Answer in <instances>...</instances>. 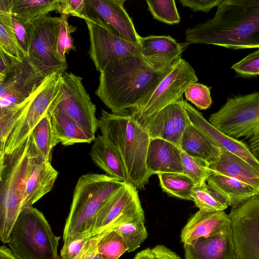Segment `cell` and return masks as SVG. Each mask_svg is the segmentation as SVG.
Here are the masks:
<instances>
[{
	"instance_id": "1",
	"label": "cell",
	"mask_w": 259,
	"mask_h": 259,
	"mask_svg": "<svg viewBox=\"0 0 259 259\" xmlns=\"http://www.w3.org/2000/svg\"><path fill=\"white\" fill-rule=\"evenodd\" d=\"M186 42L259 48V0H220L211 19L188 28Z\"/></svg>"
},
{
	"instance_id": "2",
	"label": "cell",
	"mask_w": 259,
	"mask_h": 259,
	"mask_svg": "<svg viewBox=\"0 0 259 259\" xmlns=\"http://www.w3.org/2000/svg\"><path fill=\"white\" fill-rule=\"evenodd\" d=\"M169 68L158 71L141 55L126 56L100 72L95 94L112 113H131L152 93Z\"/></svg>"
},
{
	"instance_id": "3",
	"label": "cell",
	"mask_w": 259,
	"mask_h": 259,
	"mask_svg": "<svg viewBox=\"0 0 259 259\" xmlns=\"http://www.w3.org/2000/svg\"><path fill=\"white\" fill-rule=\"evenodd\" d=\"M98 128L113 144L126 170L129 182L144 189L151 175L146 165L149 135L132 113H109L102 110Z\"/></svg>"
},
{
	"instance_id": "4",
	"label": "cell",
	"mask_w": 259,
	"mask_h": 259,
	"mask_svg": "<svg viewBox=\"0 0 259 259\" xmlns=\"http://www.w3.org/2000/svg\"><path fill=\"white\" fill-rule=\"evenodd\" d=\"M39 155L30 135L10 154L0 155V239L8 243L21 210L27 180Z\"/></svg>"
},
{
	"instance_id": "5",
	"label": "cell",
	"mask_w": 259,
	"mask_h": 259,
	"mask_svg": "<svg viewBox=\"0 0 259 259\" xmlns=\"http://www.w3.org/2000/svg\"><path fill=\"white\" fill-rule=\"evenodd\" d=\"M60 239L42 212L30 206L21 210L7 244L18 259H60Z\"/></svg>"
},
{
	"instance_id": "6",
	"label": "cell",
	"mask_w": 259,
	"mask_h": 259,
	"mask_svg": "<svg viewBox=\"0 0 259 259\" xmlns=\"http://www.w3.org/2000/svg\"><path fill=\"white\" fill-rule=\"evenodd\" d=\"M124 184L107 175L89 172L80 176L74 188L63 240L76 232L83 231L88 221Z\"/></svg>"
},
{
	"instance_id": "7",
	"label": "cell",
	"mask_w": 259,
	"mask_h": 259,
	"mask_svg": "<svg viewBox=\"0 0 259 259\" xmlns=\"http://www.w3.org/2000/svg\"><path fill=\"white\" fill-rule=\"evenodd\" d=\"M144 220L137 188L124 182L88 221L83 231L91 237L121 224Z\"/></svg>"
},
{
	"instance_id": "8",
	"label": "cell",
	"mask_w": 259,
	"mask_h": 259,
	"mask_svg": "<svg viewBox=\"0 0 259 259\" xmlns=\"http://www.w3.org/2000/svg\"><path fill=\"white\" fill-rule=\"evenodd\" d=\"M61 26L60 17L45 15L31 23L27 57L36 69L49 76L56 72L62 74L67 63L58 56V39Z\"/></svg>"
},
{
	"instance_id": "9",
	"label": "cell",
	"mask_w": 259,
	"mask_h": 259,
	"mask_svg": "<svg viewBox=\"0 0 259 259\" xmlns=\"http://www.w3.org/2000/svg\"><path fill=\"white\" fill-rule=\"evenodd\" d=\"M209 122L232 138L248 139L259 124V92L228 98Z\"/></svg>"
},
{
	"instance_id": "10",
	"label": "cell",
	"mask_w": 259,
	"mask_h": 259,
	"mask_svg": "<svg viewBox=\"0 0 259 259\" xmlns=\"http://www.w3.org/2000/svg\"><path fill=\"white\" fill-rule=\"evenodd\" d=\"M198 79L185 60L180 58L169 68L152 93L131 113L140 121L183 97L186 89Z\"/></svg>"
},
{
	"instance_id": "11",
	"label": "cell",
	"mask_w": 259,
	"mask_h": 259,
	"mask_svg": "<svg viewBox=\"0 0 259 259\" xmlns=\"http://www.w3.org/2000/svg\"><path fill=\"white\" fill-rule=\"evenodd\" d=\"M62 94L49 114L65 115L95 134L98 128L96 108L85 89L82 78L65 72L62 76Z\"/></svg>"
},
{
	"instance_id": "12",
	"label": "cell",
	"mask_w": 259,
	"mask_h": 259,
	"mask_svg": "<svg viewBox=\"0 0 259 259\" xmlns=\"http://www.w3.org/2000/svg\"><path fill=\"white\" fill-rule=\"evenodd\" d=\"M62 73L55 72L38 92L28 109L16 123L7 139L4 154H10L19 147L33 129L49 113L62 94Z\"/></svg>"
},
{
	"instance_id": "13",
	"label": "cell",
	"mask_w": 259,
	"mask_h": 259,
	"mask_svg": "<svg viewBox=\"0 0 259 259\" xmlns=\"http://www.w3.org/2000/svg\"><path fill=\"white\" fill-rule=\"evenodd\" d=\"M228 215L237 259H259V196L232 206Z\"/></svg>"
},
{
	"instance_id": "14",
	"label": "cell",
	"mask_w": 259,
	"mask_h": 259,
	"mask_svg": "<svg viewBox=\"0 0 259 259\" xmlns=\"http://www.w3.org/2000/svg\"><path fill=\"white\" fill-rule=\"evenodd\" d=\"M125 0H85L84 20L139 45L140 36L123 6Z\"/></svg>"
},
{
	"instance_id": "15",
	"label": "cell",
	"mask_w": 259,
	"mask_h": 259,
	"mask_svg": "<svg viewBox=\"0 0 259 259\" xmlns=\"http://www.w3.org/2000/svg\"><path fill=\"white\" fill-rule=\"evenodd\" d=\"M49 76L36 69L26 58L18 62L0 79L1 107L23 102Z\"/></svg>"
},
{
	"instance_id": "16",
	"label": "cell",
	"mask_w": 259,
	"mask_h": 259,
	"mask_svg": "<svg viewBox=\"0 0 259 259\" xmlns=\"http://www.w3.org/2000/svg\"><path fill=\"white\" fill-rule=\"evenodd\" d=\"M90 36L89 55L97 71L126 56L141 55L139 45L127 41L106 29L85 21Z\"/></svg>"
},
{
	"instance_id": "17",
	"label": "cell",
	"mask_w": 259,
	"mask_h": 259,
	"mask_svg": "<svg viewBox=\"0 0 259 259\" xmlns=\"http://www.w3.org/2000/svg\"><path fill=\"white\" fill-rule=\"evenodd\" d=\"M140 121L151 139L165 140L179 147L183 133L191 123L183 97Z\"/></svg>"
},
{
	"instance_id": "18",
	"label": "cell",
	"mask_w": 259,
	"mask_h": 259,
	"mask_svg": "<svg viewBox=\"0 0 259 259\" xmlns=\"http://www.w3.org/2000/svg\"><path fill=\"white\" fill-rule=\"evenodd\" d=\"M139 45L141 57L157 71H163L181 58L188 45L179 43L169 35H149L140 36Z\"/></svg>"
},
{
	"instance_id": "19",
	"label": "cell",
	"mask_w": 259,
	"mask_h": 259,
	"mask_svg": "<svg viewBox=\"0 0 259 259\" xmlns=\"http://www.w3.org/2000/svg\"><path fill=\"white\" fill-rule=\"evenodd\" d=\"M186 259H237L231 226L209 238H200L184 244Z\"/></svg>"
},
{
	"instance_id": "20",
	"label": "cell",
	"mask_w": 259,
	"mask_h": 259,
	"mask_svg": "<svg viewBox=\"0 0 259 259\" xmlns=\"http://www.w3.org/2000/svg\"><path fill=\"white\" fill-rule=\"evenodd\" d=\"M183 105L190 122L212 139L221 149L228 151L241 158L259 171V162L250 152L246 144L232 138L213 126L186 101Z\"/></svg>"
},
{
	"instance_id": "21",
	"label": "cell",
	"mask_w": 259,
	"mask_h": 259,
	"mask_svg": "<svg viewBox=\"0 0 259 259\" xmlns=\"http://www.w3.org/2000/svg\"><path fill=\"white\" fill-rule=\"evenodd\" d=\"M231 226L224 211L207 212L199 210L187 221L181 233L184 244L200 238H209L226 231Z\"/></svg>"
},
{
	"instance_id": "22",
	"label": "cell",
	"mask_w": 259,
	"mask_h": 259,
	"mask_svg": "<svg viewBox=\"0 0 259 259\" xmlns=\"http://www.w3.org/2000/svg\"><path fill=\"white\" fill-rule=\"evenodd\" d=\"M182 150L177 145L161 139H150L146 165L149 174H183Z\"/></svg>"
},
{
	"instance_id": "23",
	"label": "cell",
	"mask_w": 259,
	"mask_h": 259,
	"mask_svg": "<svg viewBox=\"0 0 259 259\" xmlns=\"http://www.w3.org/2000/svg\"><path fill=\"white\" fill-rule=\"evenodd\" d=\"M58 175V171L50 161L38 157L26 182L21 210L32 206L34 203L50 192Z\"/></svg>"
},
{
	"instance_id": "24",
	"label": "cell",
	"mask_w": 259,
	"mask_h": 259,
	"mask_svg": "<svg viewBox=\"0 0 259 259\" xmlns=\"http://www.w3.org/2000/svg\"><path fill=\"white\" fill-rule=\"evenodd\" d=\"M180 148L182 151L202 160L208 166L219 160L222 151L212 139L191 122L183 133Z\"/></svg>"
},
{
	"instance_id": "25",
	"label": "cell",
	"mask_w": 259,
	"mask_h": 259,
	"mask_svg": "<svg viewBox=\"0 0 259 259\" xmlns=\"http://www.w3.org/2000/svg\"><path fill=\"white\" fill-rule=\"evenodd\" d=\"M93 162L106 175L123 182H129L124 165L116 149L104 135L96 137L90 153Z\"/></svg>"
},
{
	"instance_id": "26",
	"label": "cell",
	"mask_w": 259,
	"mask_h": 259,
	"mask_svg": "<svg viewBox=\"0 0 259 259\" xmlns=\"http://www.w3.org/2000/svg\"><path fill=\"white\" fill-rule=\"evenodd\" d=\"M212 172L235 179L259 192V171L244 159L222 149L218 161L209 165Z\"/></svg>"
},
{
	"instance_id": "27",
	"label": "cell",
	"mask_w": 259,
	"mask_h": 259,
	"mask_svg": "<svg viewBox=\"0 0 259 259\" xmlns=\"http://www.w3.org/2000/svg\"><path fill=\"white\" fill-rule=\"evenodd\" d=\"M206 182L228 206L232 207L254 196H259V192L249 185L216 172H212Z\"/></svg>"
},
{
	"instance_id": "28",
	"label": "cell",
	"mask_w": 259,
	"mask_h": 259,
	"mask_svg": "<svg viewBox=\"0 0 259 259\" xmlns=\"http://www.w3.org/2000/svg\"><path fill=\"white\" fill-rule=\"evenodd\" d=\"M49 115L55 135L62 145L91 143L95 140V134L68 116L59 113Z\"/></svg>"
},
{
	"instance_id": "29",
	"label": "cell",
	"mask_w": 259,
	"mask_h": 259,
	"mask_svg": "<svg viewBox=\"0 0 259 259\" xmlns=\"http://www.w3.org/2000/svg\"><path fill=\"white\" fill-rule=\"evenodd\" d=\"M59 0H12V16L25 23H32L40 17L57 11Z\"/></svg>"
},
{
	"instance_id": "30",
	"label": "cell",
	"mask_w": 259,
	"mask_h": 259,
	"mask_svg": "<svg viewBox=\"0 0 259 259\" xmlns=\"http://www.w3.org/2000/svg\"><path fill=\"white\" fill-rule=\"evenodd\" d=\"M52 74L50 75L41 86L23 102L1 107L0 154L4 152L7 139L12 130L27 110L33 99L47 82Z\"/></svg>"
},
{
	"instance_id": "31",
	"label": "cell",
	"mask_w": 259,
	"mask_h": 259,
	"mask_svg": "<svg viewBox=\"0 0 259 259\" xmlns=\"http://www.w3.org/2000/svg\"><path fill=\"white\" fill-rule=\"evenodd\" d=\"M30 136L39 156L43 159L51 162L52 150L59 142L54 133L49 113L35 126Z\"/></svg>"
},
{
	"instance_id": "32",
	"label": "cell",
	"mask_w": 259,
	"mask_h": 259,
	"mask_svg": "<svg viewBox=\"0 0 259 259\" xmlns=\"http://www.w3.org/2000/svg\"><path fill=\"white\" fill-rule=\"evenodd\" d=\"M157 175L162 191L169 196L192 200L191 194L195 185L188 176L176 172L159 173Z\"/></svg>"
},
{
	"instance_id": "33",
	"label": "cell",
	"mask_w": 259,
	"mask_h": 259,
	"mask_svg": "<svg viewBox=\"0 0 259 259\" xmlns=\"http://www.w3.org/2000/svg\"><path fill=\"white\" fill-rule=\"evenodd\" d=\"M98 235L97 250L101 259H118L127 251L125 242L115 230H109Z\"/></svg>"
},
{
	"instance_id": "34",
	"label": "cell",
	"mask_w": 259,
	"mask_h": 259,
	"mask_svg": "<svg viewBox=\"0 0 259 259\" xmlns=\"http://www.w3.org/2000/svg\"><path fill=\"white\" fill-rule=\"evenodd\" d=\"M191 197L195 205L200 209L207 212L224 211L228 207L217 193L205 183L195 186Z\"/></svg>"
},
{
	"instance_id": "35",
	"label": "cell",
	"mask_w": 259,
	"mask_h": 259,
	"mask_svg": "<svg viewBox=\"0 0 259 259\" xmlns=\"http://www.w3.org/2000/svg\"><path fill=\"white\" fill-rule=\"evenodd\" d=\"M111 230H115L121 236L129 252L139 248L148 236L144 221H142L121 224Z\"/></svg>"
},
{
	"instance_id": "36",
	"label": "cell",
	"mask_w": 259,
	"mask_h": 259,
	"mask_svg": "<svg viewBox=\"0 0 259 259\" xmlns=\"http://www.w3.org/2000/svg\"><path fill=\"white\" fill-rule=\"evenodd\" d=\"M153 18L168 24H179L181 18L174 0H147Z\"/></svg>"
},
{
	"instance_id": "37",
	"label": "cell",
	"mask_w": 259,
	"mask_h": 259,
	"mask_svg": "<svg viewBox=\"0 0 259 259\" xmlns=\"http://www.w3.org/2000/svg\"><path fill=\"white\" fill-rule=\"evenodd\" d=\"M181 156L183 174L191 179L195 186H201L205 183L212 172L208 165L182 151Z\"/></svg>"
},
{
	"instance_id": "38",
	"label": "cell",
	"mask_w": 259,
	"mask_h": 259,
	"mask_svg": "<svg viewBox=\"0 0 259 259\" xmlns=\"http://www.w3.org/2000/svg\"><path fill=\"white\" fill-rule=\"evenodd\" d=\"M0 51L21 61L26 58L16 37L13 28L0 23Z\"/></svg>"
},
{
	"instance_id": "39",
	"label": "cell",
	"mask_w": 259,
	"mask_h": 259,
	"mask_svg": "<svg viewBox=\"0 0 259 259\" xmlns=\"http://www.w3.org/2000/svg\"><path fill=\"white\" fill-rule=\"evenodd\" d=\"M69 17L68 15L61 14V26L57 44L59 58L64 63H67L66 54L70 50L75 49L70 33L75 31L77 28L69 24Z\"/></svg>"
},
{
	"instance_id": "40",
	"label": "cell",
	"mask_w": 259,
	"mask_h": 259,
	"mask_svg": "<svg viewBox=\"0 0 259 259\" xmlns=\"http://www.w3.org/2000/svg\"><path fill=\"white\" fill-rule=\"evenodd\" d=\"M184 93L186 99L199 109L206 110L212 104L210 88L203 84L193 83L186 89Z\"/></svg>"
},
{
	"instance_id": "41",
	"label": "cell",
	"mask_w": 259,
	"mask_h": 259,
	"mask_svg": "<svg viewBox=\"0 0 259 259\" xmlns=\"http://www.w3.org/2000/svg\"><path fill=\"white\" fill-rule=\"evenodd\" d=\"M90 238L84 231L77 232L67 237L63 240L60 259H74Z\"/></svg>"
},
{
	"instance_id": "42",
	"label": "cell",
	"mask_w": 259,
	"mask_h": 259,
	"mask_svg": "<svg viewBox=\"0 0 259 259\" xmlns=\"http://www.w3.org/2000/svg\"><path fill=\"white\" fill-rule=\"evenodd\" d=\"M231 68L238 75L243 77L259 75V48L234 64Z\"/></svg>"
},
{
	"instance_id": "43",
	"label": "cell",
	"mask_w": 259,
	"mask_h": 259,
	"mask_svg": "<svg viewBox=\"0 0 259 259\" xmlns=\"http://www.w3.org/2000/svg\"><path fill=\"white\" fill-rule=\"evenodd\" d=\"M85 0H59L58 10L61 14L77 17L84 20Z\"/></svg>"
},
{
	"instance_id": "44",
	"label": "cell",
	"mask_w": 259,
	"mask_h": 259,
	"mask_svg": "<svg viewBox=\"0 0 259 259\" xmlns=\"http://www.w3.org/2000/svg\"><path fill=\"white\" fill-rule=\"evenodd\" d=\"M13 23L16 37L27 58L29 44L31 23H23L13 17Z\"/></svg>"
},
{
	"instance_id": "45",
	"label": "cell",
	"mask_w": 259,
	"mask_h": 259,
	"mask_svg": "<svg viewBox=\"0 0 259 259\" xmlns=\"http://www.w3.org/2000/svg\"><path fill=\"white\" fill-rule=\"evenodd\" d=\"M220 0H180L183 7L190 8L194 12L202 11L208 13L212 8L217 7Z\"/></svg>"
},
{
	"instance_id": "46",
	"label": "cell",
	"mask_w": 259,
	"mask_h": 259,
	"mask_svg": "<svg viewBox=\"0 0 259 259\" xmlns=\"http://www.w3.org/2000/svg\"><path fill=\"white\" fill-rule=\"evenodd\" d=\"M99 235L91 237L80 252L74 259H101L97 250Z\"/></svg>"
},
{
	"instance_id": "47",
	"label": "cell",
	"mask_w": 259,
	"mask_h": 259,
	"mask_svg": "<svg viewBox=\"0 0 259 259\" xmlns=\"http://www.w3.org/2000/svg\"><path fill=\"white\" fill-rule=\"evenodd\" d=\"M0 79L3 78L9 70L19 61L0 51Z\"/></svg>"
},
{
	"instance_id": "48",
	"label": "cell",
	"mask_w": 259,
	"mask_h": 259,
	"mask_svg": "<svg viewBox=\"0 0 259 259\" xmlns=\"http://www.w3.org/2000/svg\"><path fill=\"white\" fill-rule=\"evenodd\" d=\"M247 145L251 154L259 162V124L253 130Z\"/></svg>"
},
{
	"instance_id": "49",
	"label": "cell",
	"mask_w": 259,
	"mask_h": 259,
	"mask_svg": "<svg viewBox=\"0 0 259 259\" xmlns=\"http://www.w3.org/2000/svg\"><path fill=\"white\" fill-rule=\"evenodd\" d=\"M156 259H182L177 254L163 245H157L152 248Z\"/></svg>"
},
{
	"instance_id": "50",
	"label": "cell",
	"mask_w": 259,
	"mask_h": 259,
	"mask_svg": "<svg viewBox=\"0 0 259 259\" xmlns=\"http://www.w3.org/2000/svg\"><path fill=\"white\" fill-rule=\"evenodd\" d=\"M134 259H156L152 249L147 248L136 254Z\"/></svg>"
},
{
	"instance_id": "51",
	"label": "cell",
	"mask_w": 259,
	"mask_h": 259,
	"mask_svg": "<svg viewBox=\"0 0 259 259\" xmlns=\"http://www.w3.org/2000/svg\"><path fill=\"white\" fill-rule=\"evenodd\" d=\"M0 259H18L12 253L10 248L6 245L0 247Z\"/></svg>"
}]
</instances>
